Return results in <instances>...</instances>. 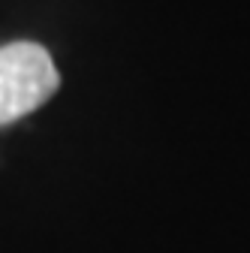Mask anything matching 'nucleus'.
<instances>
[{
    "instance_id": "obj_1",
    "label": "nucleus",
    "mask_w": 250,
    "mask_h": 253,
    "mask_svg": "<svg viewBox=\"0 0 250 253\" xmlns=\"http://www.w3.org/2000/svg\"><path fill=\"white\" fill-rule=\"evenodd\" d=\"M60 76L51 54L37 42L0 45V126L40 109L57 90Z\"/></svg>"
}]
</instances>
